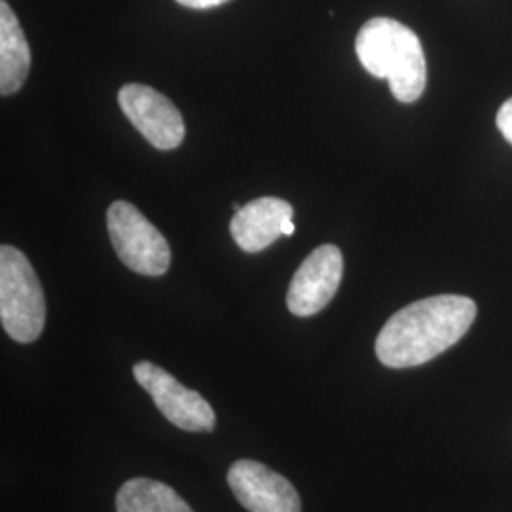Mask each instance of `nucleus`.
<instances>
[{
  "label": "nucleus",
  "instance_id": "nucleus-6",
  "mask_svg": "<svg viewBox=\"0 0 512 512\" xmlns=\"http://www.w3.org/2000/svg\"><path fill=\"white\" fill-rule=\"evenodd\" d=\"M118 105L152 147L171 150L183 143V114L158 90L145 84H126L118 92Z\"/></svg>",
  "mask_w": 512,
  "mask_h": 512
},
{
  "label": "nucleus",
  "instance_id": "nucleus-10",
  "mask_svg": "<svg viewBox=\"0 0 512 512\" xmlns=\"http://www.w3.org/2000/svg\"><path fill=\"white\" fill-rule=\"evenodd\" d=\"M31 69V50L18 18L6 0H0V93L8 97L25 84Z\"/></svg>",
  "mask_w": 512,
  "mask_h": 512
},
{
  "label": "nucleus",
  "instance_id": "nucleus-11",
  "mask_svg": "<svg viewBox=\"0 0 512 512\" xmlns=\"http://www.w3.org/2000/svg\"><path fill=\"white\" fill-rule=\"evenodd\" d=\"M116 512H194L171 486L152 478H131L116 494Z\"/></svg>",
  "mask_w": 512,
  "mask_h": 512
},
{
  "label": "nucleus",
  "instance_id": "nucleus-1",
  "mask_svg": "<svg viewBox=\"0 0 512 512\" xmlns=\"http://www.w3.org/2000/svg\"><path fill=\"white\" fill-rule=\"evenodd\" d=\"M475 300L439 294L397 311L376 338V355L389 368H410L433 361L456 346L475 323Z\"/></svg>",
  "mask_w": 512,
  "mask_h": 512
},
{
  "label": "nucleus",
  "instance_id": "nucleus-3",
  "mask_svg": "<svg viewBox=\"0 0 512 512\" xmlns=\"http://www.w3.org/2000/svg\"><path fill=\"white\" fill-rule=\"evenodd\" d=\"M0 321L19 344H31L46 325V298L29 258L12 245L0 247Z\"/></svg>",
  "mask_w": 512,
  "mask_h": 512
},
{
  "label": "nucleus",
  "instance_id": "nucleus-2",
  "mask_svg": "<svg viewBox=\"0 0 512 512\" xmlns=\"http://www.w3.org/2000/svg\"><path fill=\"white\" fill-rule=\"evenodd\" d=\"M355 52L366 73L389 82L393 97L414 103L427 84V63L418 35L389 18L366 21L355 38Z\"/></svg>",
  "mask_w": 512,
  "mask_h": 512
},
{
  "label": "nucleus",
  "instance_id": "nucleus-9",
  "mask_svg": "<svg viewBox=\"0 0 512 512\" xmlns=\"http://www.w3.org/2000/svg\"><path fill=\"white\" fill-rule=\"evenodd\" d=\"M293 205L281 198H258L236 211L230 232L241 251L260 253L281 236H293Z\"/></svg>",
  "mask_w": 512,
  "mask_h": 512
},
{
  "label": "nucleus",
  "instance_id": "nucleus-8",
  "mask_svg": "<svg viewBox=\"0 0 512 512\" xmlns=\"http://www.w3.org/2000/svg\"><path fill=\"white\" fill-rule=\"evenodd\" d=\"M228 486L249 512H302L293 484L253 459H239L230 467Z\"/></svg>",
  "mask_w": 512,
  "mask_h": 512
},
{
  "label": "nucleus",
  "instance_id": "nucleus-5",
  "mask_svg": "<svg viewBox=\"0 0 512 512\" xmlns=\"http://www.w3.org/2000/svg\"><path fill=\"white\" fill-rule=\"evenodd\" d=\"M133 376L152 397L165 420L171 421L175 427L190 433H211L215 429L217 416L211 404L198 391L184 387L162 366L139 361L133 366Z\"/></svg>",
  "mask_w": 512,
  "mask_h": 512
},
{
  "label": "nucleus",
  "instance_id": "nucleus-7",
  "mask_svg": "<svg viewBox=\"0 0 512 512\" xmlns=\"http://www.w3.org/2000/svg\"><path fill=\"white\" fill-rule=\"evenodd\" d=\"M342 277V251L336 245L317 247L294 274L287 293V308L296 317H311L325 310L338 293Z\"/></svg>",
  "mask_w": 512,
  "mask_h": 512
},
{
  "label": "nucleus",
  "instance_id": "nucleus-13",
  "mask_svg": "<svg viewBox=\"0 0 512 512\" xmlns=\"http://www.w3.org/2000/svg\"><path fill=\"white\" fill-rule=\"evenodd\" d=\"M181 6H186V8H192V10H209V8H217V6H222V4H226V2H230V0H177Z\"/></svg>",
  "mask_w": 512,
  "mask_h": 512
},
{
  "label": "nucleus",
  "instance_id": "nucleus-12",
  "mask_svg": "<svg viewBox=\"0 0 512 512\" xmlns=\"http://www.w3.org/2000/svg\"><path fill=\"white\" fill-rule=\"evenodd\" d=\"M497 128L512 145V97L507 99L497 112Z\"/></svg>",
  "mask_w": 512,
  "mask_h": 512
},
{
  "label": "nucleus",
  "instance_id": "nucleus-4",
  "mask_svg": "<svg viewBox=\"0 0 512 512\" xmlns=\"http://www.w3.org/2000/svg\"><path fill=\"white\" fill-rule=\"evenodd\" d=\"M110 243L129 270L160 277L169 270L171 249L162 232L129 202H114L107 211Z\"/></svg>",
  "mask_w": 512,
  "mask_h": 512
}]
</instances>
